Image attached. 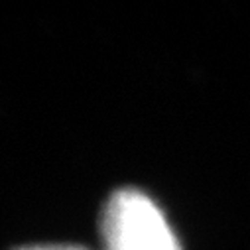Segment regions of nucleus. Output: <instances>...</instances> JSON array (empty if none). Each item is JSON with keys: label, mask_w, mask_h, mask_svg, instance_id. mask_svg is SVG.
Instances as JSON below:
<instances>
[{"label": "nucleus", "mask_w": 250, "mask_h": 250, "mask_svg": "<svg viewBox=\"0 0 250 250\" xmlns=\"http://www.w3.org/2000/svg\"><path fill=\"white\" fill-rule=\"evenodd\" d=\"M18 250H87L81 246H69V244H45V246H24Z\"/></svg>", "instance_id": "2"}, {"label": "nucleus", "mask_w": 250, "mask_h": 250, "mask_svg": "<svg viewBox=\"0 0 250 250\" xmlns=\"http://www.w3.org/2000/svg\"><path fill=\"white\" fill-rule=\"evenodd\" d=\"M101 234L106 250H181L160 207L138 189H118L103 207Z\"/></svg>", "instance_id": "1"}]
</instances>
